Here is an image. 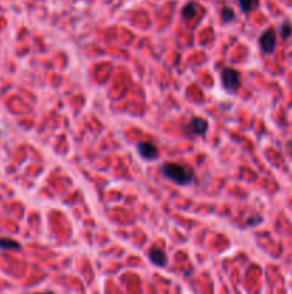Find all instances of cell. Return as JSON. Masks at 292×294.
Wrapping results in <instances>:
<instances>
[{
  "label": "cell",
  "instance_id": "obj_1",
  "mask_svg": "<svg viewBox=\"0 0 292 294\" xmlns=\"http://www.w3.org/2000/svg\"><path fill=\"white\" fill-rule=\"evenodd\" d=\"M160 174L165 178L170 179V181H173L175 184H179V185H188V184L192 182V178H194V172L188 167L181 165V164H173V162L163 164L162 168H160Z\"/></svg>",
  "mask_w": 292,
  "mask_h": 294
},
{
  "label": "cell",
  "instance_id": "obj_2",
  "mask_svg": "<svg viewBox=\"0 0 292 294\" xmlns=\"http://www.w3.org/2000/svg\"><path fill=\"white\" fill-rule=\"evenodd\" d=\"M221 82L223 89L228 90L230 93L237 92L241 86V78H239V73L232 68H225L221 72Z\"/></svg>",
  "mask_w": 292,
  "mask_h": 294
},
{
  "label": "cell",
  "instance_id": "obj_3",
  "mask_svg": "<svg viewBox=\"0 0 292 294\" xmlns=\"http://www.w3.org/2000/svg\"><path fill=\"white\" fill-rule=\"evenodd\" d=\"M259 46L264 54H274L275 47H276V32L274 29H266L262 33V36L259 37Z\"/></svg>",
  "mask_w": 292,
  "mask_h": 294
},
{
  "label": "cell",
  "instance_id": "obj_4",
  "mask_svg": "<svg viewBox=\"0 0 292 294\" xmlns=\"http://www.w3.org/2000/svg\"><path fill=\"white\" fill-rule=\"evenodd\" d=\"M208 121L204 118H199V116H195L189 121L188 124V132L191 135H196V136H202L208 132Z\"/></svg>",
  "mask_w": 292,
  "mask_h": 294
},
{
  "label": "cell",
  "instance_id": "obj_5",
  "mask_svg": "<svg viewBox=\"0 0 292 294\" xmlns=\"http://www.w3.org/2000/svg\"><path fill=\"white\" fill-rule=\"evenodd\" d=\"M138 152L143 160L146 161H153L158 158L159 151H158V146L153 142H141L138 145Z\"/></svg>",
  "mask_w": 292,
  "mask_h": 294
},
{
  "label": "cell",
  "instance_id": "obj_6",
  "mask_svg": "<svg viewBox=\"0 0 292 294\" xmlns=\"http://www.w3.org/2000/svg\"><path fill=\"white\" fill-rule=\"evenodd\" d=\"M148 256H149V260H151L152 263H153L155 266H158V267H165L166 263H168L166 254H165L160 249H152L151 251L148 253Z\"/></svg>",
  "mask_w": 292,
  "mask_h": 294
},
{
  "label": "cell",
  "instance_id": "obj_7",
  "mask_svg": "<svg viewBox=\"0 0 292 294\" xmlns=\"http://www.w3.org/2000/svg\"><path fill=\"white\" fill-rule=\"evenodd\" d=\"M239 2V8L244 13H249L252 10L258 9L259 6V0H238Z\"/></svg>",
  "mask_w": 292,
  "mask_h": 294
},
{
  "label": "cell",
  "instance_id": "obj_8",
  "mask_svg": "<svg viewBox=\"0 0 292 294\" xmlns=\"http://www.w3.org/2000/svg\"><path fill=\"white\" fill-rule=\"evenodd\" d=\"M196 12H198V5L194 3V2H191V3H188L184 10H182V15H184V19L186 20H189V19H194L196 16Z\"/></svg>",
  "mask_w": 292,
  "mask_h": 294
},
{
  "label": "cell",
  "instance_id": "obj_9",
  "mask_svg": "<svg viewBox=\"0 0 292 294\" xmlns=\"http://www.w3.org/2000/svg\"><path fill=\"white\" fill-rule=\"evenodd\" d=\"M20 244L12 238H0V250H19Z\"/></svg>",
  "mask_w": 292,
  "mask_h": 294
},
{
  "label": "cell",
  "instance_id": "obj_10",
  "mask_svg": "<svg viewBox=\"0 0 292 294\" xmlns=\"http://www.w3.org/2000/svg\"><path fill=\"white\" fill-rule=\"evenodd\" d=\"M279 32H281L282 39H289L292 35V25L289 22H283L281 27H279Z\"/></svg>",
  "mask_w": 292,
  "mask_h": 294
},
{
  "label": "cell",
  "instance_id": "obj_11",
  "mask_svg": "<svg viewBox=\"0 0 292 294\" xmlns=\"http://www.w3.org/2000/svg\"><path fill=\"white\" fill-rule=\"evenodd\" d=\"M221 15L222 19H223L225 22H230V20H233V18H235V13H233V10L230 9V8H223Z\"/></svg>",
  "mask_w": 292,
  "mask_h": 294
},
{
  "label": "cell",
  "instance_id": "obj_12",
  "mask_svg": "<svg viewBox=\"0 0 292 294\" xmlns=\"http://www.w3.org/2000/svg\"><path fill=\"white\" fill-rule=\"evenodd\" d=\"M259 221H261V220H259V218H257V220H251V221H248V224H249V225H252V224L259 223Z\"/></svg>",
  "mask_w": 292,
  "mask_h": 294
},
{
  "label": "cell",
  "instance_id": "obj_13",
  "mask_svg": "<svg viewBox=\"0 0 292 294\" xmlns=\"http://www.w3.org/2000/svg\"><path fill=\"white\" fill-rule=\"evenodd\" d=\"M37 294H53L52 291H46V293H37Z\"/></svg>",
  "mask_w": 292,
  "mask_h": 294
}]
</instances>
